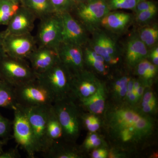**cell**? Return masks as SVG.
<instances>
[{
    "mask_svg": "<svg viewBox=\"0 0 158 158\" xmlns=\"http://www.w3.org/2000/svg\"><path fill=\"white\" fill-rule=\"evenodd\" d=\"M73 11L77 19L92 33L99 29L102 19L110 11L106 0H85L77 5Z\"/></svg>",
    "mask_w": 158,
    "mask_h": 158,
    "instance_id": "52a82bcc",
    "label": "cell"
},
{
    "mask_svg": "<svg viewBox=\"0 0 158 158\" xmlns=\"http://www.w3.org/2000/svg\"><path fill=\"white\" fill-rule=\"evenodd\" d=\"M100 126V122L98 118L94 116L93 119L90 124L87 126V129L91 132H94L98 130Z\"/></svg>",
    "mask_w": 158,
    "mask_h": 158,
    "instance_id": "d590c367",
    "label": "cell"
},
{
    "mask_svg": "<svg viewBox=\"0 0 158 158\" xmlns=\"http://www.w3.org/2000/svg\"><path fill=\"white\" fill-rule=\"evenodd\" d=\"M106 93L104 85L102 83L95 93L88 98L79 100L82 106L91 113L102 114L105 109Z\"/></svg>",
    "mask_w": 158,
    "mask_h": 158,
    "instance_id": "ac0fdd59",
    "label": "cell"
},
{
    "mask_svg": "<svg viewBox=\"0 0 158 158\" xmlns=\"http://www.w3.org/2000/svg\"><path fill=\"white\" fill-rule=\"evenodd\" d=\"M111 135L123 143L139 142L152 134L154 122L135 108L121 106L111 108L106 115Z\"/></svg>",
    "mask_w": 158,
    "mask_h": 158,
    "instance_id": "6da1fadb",
    "label": "cell"
},
{
    "mask_svg": "<svg viewBox=\"0 0 158 158\" xmlns=\"http://www.w3.org/2000/svg\"><path fill=\"white\" fill-rule=\"evenodd\" d=\"M0 81H1V79H0Z\"/></svg>",
    "mask_w": 158,
    "mask_h": 158,
    "instance_id": "c3c4849f",
    "label": "cell"
},
{
    "mask_svg": "<svg viewBox=\"0 0 158 158\" xmlns=\"http://www.w3.org/2000/svg\"><path fill=\"white\" fill-rule=\"evenodd\" d=\"M144 87L143 85L140 84L139 88H138V90L137 91V98H138V101L140 100L142 98V95H143V93L144 91Z\"/></svg>",
    "mask_w": 158,
    "mask_h": 158,
    "instance_id": "f6af8a7d",
    "label": "cell"
},
{
    "mask_svg": "<svg viewBox=\"0 0 158 158\" xmlns=\"http://www.w3.org/2000/svg\"><path fill=\"white\" fill-rule=\"evenodd\" d=\"M17 103L14 87L4 81H0V107L13 110Z\"/></svg>",
    "mask_w": 158,
    "mask_h": 158,
    "instance_id": "603a6c76",
    "label": "cell"
},
{
    "mask_svg": "<svg viewBox=\"0 0 158 158\" xmlns=\"http://www.w3.org/2000/svg\"><path fill=\"white\" fill-rule=\"evenodd\" d=\"M21 6V0H0V26L8 25Z\"/></svg>",
    "mask_w": 158,
    "mask_h": 158,
    "instance_id": "7402d4cb",
    "label": "cell"
},
{
    "mask_svg": "<svg viewBox=\"0 0 158 158\" xmlns=\"http://www.w3.org/2000/svg\"><path fill=\"white\" fill-rule=\"evenodd\" d=\"M47 158H79L81 157L78 151L73 147H68L64 144L55 142L45 153Z\"/></svg>",
    "mask_w": 158,
    "mask_h": 158,
    "instance_id": "44dd1931",
    "label": "cell"
},
{
    "mask_svg": "<svg viewBox=\"0 0 158 158\" xmlns=\"http://www.w3.org/2000/svg\"><path fill=\"white\" fill-rule=\"evenodd\" d=\"M21 5L40 20L56 13L49 0H21Z\"/></svg>",
    "mask_w": 158,
    "mask_h": 158,
    "instance_id": "ffe728a7",
    "label": "cell"
},
{
    "mask_svg": "<svg viewBox=\"0 0 158 158\" xmlns=\"http://www.w3.org/2000/svg\"><path fill=\"white\" fill-rule=\"evenodd\" d=\"M108 156L107 151L104 148L94 150L91 154L93 158H106Z\"/></svg>",
    "mask_w": 158,
    "mask_h": 158,
    "instance_id": "74e56055",
    "label": "cell"
},
{
    "mask_svg": "<svg viewBox=\"0 0 158 158\" xmlns=\"http://www.w3.org/2000/svg\"><path fill=\"white\" fill-rule=\"evenodd\" d=\"M37 19L32 12L23 6H20L10 21L5 31L6 35L23 34L31 33Z\"/></svg>",
    "mask_w": 158,
    "mask_h": 158,
    "instance_id": "9a60e30c",
    "label": "cell"
},
{
    "mask_svg": "<svg viewBox=\"0 0 158 158\" xmlns=\"http://www.w3.org/2000/svg\"><path fill=\"white\" fill-rule=\"evenodd\" d=\"M27 116L34 135L37 153H45L49 149L47 136L48 112L50 106L23 107L17 105Z\"/></svg>",
    "mask_w": 158,
    "mask_h": 158,
    "instance_id": "8992f818",
    "label": "cell"
},
{
    "mask_svg": "<svg viewBox=\"0 0 158 158\" xmlns=\"http://www.w3.org/2000/svg\"><path fill=\"white\" fill-rule=\"evenodd\" d=\"M73 98L57 100L53 106L62 126L63 137L66 141L73 142L79 135L81 125V114Z\"/></svg>",
    "mask_w": 158,
    "mask_h": 158,
    "instance_id": "7a4b0ae2",
    "label": "cell"
},
{
    "mask_svg": "<svg viewBox=\"0 0 158 158\" xmlns=\"http://www.w3.org/2000/svg\"><path fill=\"white\" fill-rule=\"evenodd\" d=\"M157 8L155 3L152 1L143 0L138 3L134 11L136 14L141 11H146L149 9Z\"/></svg>",
    "mask_w": 158,
    "mask_h": 158,
    "instance_id": "836d02e7",
    "label": "cell"
},
{
    "mask_svg": "<svg viewBox=\"0 0 158 158\" xmlns=\"http://www.w3.org/2000/svg\"><path fill=\"white\" fill-rule=\"evenodd\" d=\"M37 77L26 59L6 55L0 59V79L13 87L23 85Z\"/></svg>",
    "mask_w": 158,
    "mask_h": 158,
    "instance_id": "5b68a950",
    "label": "cell"
},
{
    "mask_svg": "<svg viewBox=\"0 0 158 158\" xmlns=\"http://www.w3.org/2000/svg\"><path fill=\"white\" fill-rule=\"evenodd\" d=\"M150 63L146 59L142 60L136 65L138 75L145 81H148V70Z\"/></svg>",
    "mask_w": 158,
    "mask_h": 158,
    "instance_id": "1f68e13d",
    "label": "cell"
},
{
    "mask_svg": "<svg viewBox=\"0 0 158 158\" xmlns=\"http://www.w3.org/2000/svg\"><path fill=\"white\" fill-rule=\"evenodd\" d=\"M17 105L23 107L41 106L53 104L55 97L37 78L14 87Z\"/></svg>",
    "mask_w": 158,
    "mask_h": 158,
    "instance_id": "3957f363",
    "label": "cell"
},
{
    "mask_svg": "<svg viewBox=\"0 0 158 158\" xmlns=\"http://www.w3.org/2000/svg\"><path fill=\"white\" fill-rule=\"evenodd\" d=\"M156 106V100L149 103L142 107V111L144 113H152L154 110Z\"/></svg>",
    "mask_w": 158,
    "mask_h": 158,
    "instance_id": "f35d334b",
    "label": "cell"
},
{
    "mask_svg": "<svg viewBox=\"0 0 158 158\" xmlns=\"http://www.w3.org/2000/svg\"><path fill=\"white\" fill-rule=\"evenodd\" d=\"M104 41L105 48L108 54L112 56H118L116 43L105 33Z\"/></svg>",
    "mask_w": 158,
    "mask_h": 158,
    "instance_id": "d6a6232c",
    "label": "cell"
},
{
    "mask_svg": "<svg viewBox=\"0 0 158 158\" xmlns=\"http://www.w3.org/2000/svg\"><path fill=\"white\" fill-rule=\"evenodd\" d=\"M3 46L6 55L27 60L37 45L35 37L29 33L6 35Z\"/></svg>",
    "mask_w": 158,
    "mask_h": 158,
    "instance_id": "30bf717a",
    "label": "cell"
},
{
    "mask_svg": "<svg viewBox=\"0 0 158 158\" xmlns=\"http://www.w3.org/2000/svg\"><path fill=\"white\" fill-rule=\"evenodd\" d=\"M12 122L0 113V139L10 138Z\"/></svg>",
    "mask_w": 158,
    "mask_h": 158,
    "instance_id": "f1b7e54d",
    "label": "cell"
},
{
    "mask_svg": "<svg viewBox=\"0 0 158 158\" xmlns=\"http://www.w3.org/2000/svg\"><path fill=\"white\" fill-rule=\"evenodd\" d=\"M74 2L75 3L76 5H77L79 3H81L82 2H84L85 0H73Z\"/></svg>",
    "mask_w": 158,
    "mask_h": 158,
    "instance_id": "7dc6e473",
    "label": "cell"
},
{
    "mask_svg": "<svg viewBox=\"0 0 158 158\" xmlns=\"http://www.w3.org/2000/svg\"></svg>",
    "mask_w": 158,
    "mask_h": 158,
    "instance_id": "681fc988",
    "label": "cell"
},
{
    "mask_svg": "<svg viewBox=\"0 0 158 158\" xmlns=\"http://www.w3.org/2000/svg\"><path fill=\"white\" fill-rule=\"evenodd\" d=\"M59 61L72 76L85 69L83 48L62 42L57 50Z\"/></svg>",
    "mask_w": 158,
    "mask_h": 158,
    "instance_id": "7c38bea8",
    "label": "cell"
},
{
    "mask_svg": "<svg viewBox=\"0 0 158 158\" xmlns=\"http://www.w3.org/2000/svg\"><path fill=\"white\" fill-rule=\"evenodd\" d=\"M150 57L154 65L158 66V48L155 47L151 52Z\"/></svg>",
    "mask_w": 158,
    "mask_h": 158,
    "instance_id": "60d3db41",
    "label": "cell"
},
{
    "mask_svg": "<svg viewBox=\"0 0 158 158\" xmlns=\"http://www.w3.org/2000/svg\"><path fill=\"white\" fill-rule=\"evenodd\" d=\"M110 11L120 10L134 11L138 3L143 0H106Z\"/></svg>",
    "mask_w": 158,
    "mask_h": 158,
    "instance_id": "d4e9b609",
    "label": "cell"
},
{
    "mask_svg": "<svg viewBox=\"0 0 158 158\" xmlns=\"http://www.w3.org/2000/svg\"><path fill=\"white\" fill-rule=\"evenodd\" d=\"M47 136L49 149L54 143L59 141L60 138L63 137L62 126L54 110L53 105L50 106L48 112Z\"/></svg>",
    "mask_w": 158,
    "mask_h": 158,
    "instance_id": "d6986e66",
    "label": "cell"
},
{
    "mask_svg": "<svg viewBox=\"0 0 158 158\" xmlns=\"http://www.w3.org/2000/svg\"><path fill=\"white\" fill-rule=\"evenodd\" d=\"M60 15L62 22V42L84 47L88 41L87 30L71 12Z\"/></svg>",
    "mask_w": 158,
    "mask_h": 158,
    "instance_id": "8fae6325",
    "label": "cell"
},
{
    "mask_svg": "<svg viewBox=\"0 0 158 158\" xmlns=\"http://www.w3.org/2000/svg\"><path fill=\"white\" fill-rule=\"evenodd\" d=\"M157 12V8L141 11L136 14V21L141 25H147L154 18L156 15Z\"/></svg>",
    "mask_w": 158,
    "mask_h": 158,
    "instance_id": "83f0119b",
    "label": "cell"
},
{
    "mask_svg": "<svg viewBox=\"0 0 158 158\" xmlns=\"http://www.w3.org/2000/svg\"><path fill=\"white\" fill-rule=\"evenodd\" d=\"M5 36H6V34L5 31L0 32V59L6 54L4 51V46H3V43H4Z\"/></svg>",
    "mask_w": 158,
    "mask_h": 158,
    "instance_id": "b9f144b4",
    "label": "cell"
},
{
    "mask_svg": "<svg viewBox=\"0 0 158 158\" xmlns=\"http://www.w3.org/2000/svg\"><path fill=\"white\" fill-rule=\"evenodd\" d=\"M134 20L131 13L117 10L110 11L102 19L101 25L115 34L124 32Z\"/></svg>",
    "mask_w": 158,
    "mask_h": 158,
    "instance_id": "2e32d148",
    "label": "cell"
},
{
    "mask_svg": "<svg viewBox=\"0 0 158 158\" xmlns=\"http://www.w3.org/2000/svg\"><path fill=\"white\" fill-rule=\"evenodd\" d=\"M138 35L139 38L147 48L155 46L158 40L157 26L156 24L145 25L140 29Z\"/></svg>",
    "mask_w": 158,
    "mask_h": 158,
    "instance_id": "cb8c5ba5",
    "label": "cell"
},
{
    "mask_svg": "<svg viewBox=\"0 0 158 158\" xmlns=\"http://www.w3.org/2000/svg\"><path fill=\"white\" fill-rule=\"evenodd\" d=\"M36 76L52 92L56 101L73 98L71 90L72 76L59 60L48 70Z\"/></svg>",
    "mask_w": 158,
    "mask_h": 158,
    "instance_id": "277c9868",
    "label": "cell"
},
{
    "mask_svg": "<svg viewBox=\"0 0 158 158\" xmlns=\"http://www.w3.org/2000/svg\"><path fill=\"white\" fill-rule=\"evenodd\" d=\"M31 68L36 75L44 72L53 66L59 59L57 51L38 47L27 58Z\"/></svg>",
    "mask_w": 158,
    "mask_h": 158,
    "instance_id": "5bb4252c",
    "label": "cell"
},
{
    "mask_svg": "<svg viewBox=\"0 0 158 158\" xmlns=\"http://www.w3.org/2000/svg\"><path fill=\"white\" fill-rule=\"evenodd\" d=\"M101 84L93 74L83 69L72 77V97L78 100L88 98L95 93Z\"/></svg>",
    "mask_w": 158,
    "mask_h": 158,
    "instance_id": "4fadbf2b",
    "label": "cell"
},
{
    "mask_svg": "<svg viewBox=\"0 0 158 158\" xmlns=\"http://www.w3.org/2000/svg\"><path fill=\"white\" fill-rule=\"evenodd\" d=\"M21 157L17 148H11L0 154V158H19Z\"/></svg>",
    "mask_w": 158,
    "mask_h": 158,
    "instance_id": "e575fe53",
    "label": "cell"
},
{
    "mask_svg": "<svg viewBox=\"0 0 158 158\" xmlns=\"http://www.w3.org/2000/svg\"><path fill=\"white\" fill-rule=\"evenodd\" d=\"M156 100V99L153 92L152 91H148L144 94V96H143L141 106L142 107Z\"/></svg>",
    "mask_w": 158,
    "mask_h": 158,
    "instance_id": "8d00e7d4",
    "label": "cell"
},
{
    "mask_svg": "<svg viewBox=\"0 0 158 158\" xmlns=\"http://www.w3.org/2000/svg\"><path fill=\"white\" fill-rule=\"evenodd\" d=\"M9 139V138L0 139V154L3 152V147L7 144Z\"/></svg>",
    "mask_w": 158,
    "mask_h": 158,
    "instance_id": "bcb514c9",
    "label": "cell"
},
{
    "mask_svg": "<svg viewBox=\"0 0 158 158\" xmlns=\"http://www.w3.org/2000/svg\"><path fill=\"white\" fill-rule=\"evenodd\" d=\"M37 36L38 47L47 48L57 51L62 42V22L61 15H50L40 20Z\"/></svg>",
    "mask_w": 158,
    "mask_h": 158,
    "instance_id": "ba28073f",
    "label": "cell"
},
{
    "mask_svg": "<svg viewBox=\"0 0 158 158\" xmlns=\"http://www.w3.org/2000/svg\"><path fill=\"white\" fill-rule=\"evenodd\" d=\"M53 7L56 13L62 14L64 12L71 13L75 7L73 0H49Z\"/></svg>",
    "mask_w": 158,
    "mask_h": 158,
    "instance_id": "4316f807",
    "label": "cell"
},
{
    "mask_svg": "<svg viewBox=\"0 0 158 158\" xmlns=\"http://www.w3.org/2000/svg\"><path fill=\"white\" fill-rule=\"evenodd\" d=\"M130 78L126 76L122 77L116 80L113 85V94L118 100L125 98L127 91L128 82Z\"/></svg>",
    "mask_w": 158,
    "mask_h": 158,
    "instance_id": "484cf974",
    "label": "cell"
},
{
    "mask_svg": "<svg viewBox=\"0 0 158 158\" xmlns=\"http://www.w3.org/2000/svg\"><path fill=\"white\" fill-rule=\"evenodd\" d=\"M134 79L130 78L128 82L127 86V91L126 95L125 98H127L129 96L130 94L132 92L133 86H134Z\"/></svg>",
    "mask_w": 158,
    "mask_h": 158,
    "instance_id": "7bdbcfd3",
    "label": "cell"
},
{
    "mask_svg": "<svg viewBox=\"0 0 158 158\" xmlns=\"http://www.w3.org/2000/svg\"><path fill=\"white\" fill-rule=\"evenodd\" d=\"M102 140L96 134H92L88 136L83 144V147L86 149L96 148L101 145Z\"/></svg>",
    "mask_w": 158,
    "mask_h": 158,
    "instance_id": "4dcf8cb0",
    "label": "cell"
},
{
    "mask_svg": "<svg viewBox=\"0 0 158 158\" xmlns=\"http://www.w3.org/2000/svg\"><path fill=\"white\" fill-rule=\"evenodd\" d=\"M125 51L126 60L131 67L136 66L148 56V48L137 34H133L129 38L126 46Z\"/></svg>",
    "mask_w": 158,
    "mask_h": 158,
    "instance_id": "e0dca14e",
    "label": "cell"
},
{
    "mask_svg": "<svg viewBox=\"0 0 158 158\" xmlns=\"http://www.w3.org/2000/svg\"><path fill=\"white\" fill-rule=\"evenodd\" d=\"M127 100L131 104L135 103L137 102H138V98H137V94L135 92H134L132 90V92L130 94L129 96L127 98Z\"/></svg>",
    "mask_w": 158,
    "mask_h": 158,
    "instance_id": "ee69618b",
    "label": "cell"
},
{
    "mask_svg": "<svg viewBox=\"0 0 158 158\" xmlns=\"http://www.w3.org/2000/svg\"><path fill=\"white\" fill-rule=\"evenodd\" d=\"M105 62H106L110 65H114L117 64L119 61V57L118 56L109 55L107 56L104 58Z\"/></svg>",
    "mask_w": 158,
    "mask_h": 158,
    "instance_id": "ab89813d",
    "label": "cell"
},
{
    "mask_svg": "<svg viewBox=\"0 0 158 158\" xmlns=\"http://www.w3.org/2000/svg\"><path fill=\"white\" fill-rule=\"evenodd\" d=\"M12 122L13 138L18 146L23 148L30 158L35 157L37 153L33 132L24 113L18 106L13 110Z\"/></svg>",
    "mask_w": 158,
    "mask_h": 158,
    "instance_id": "9c48e42d",
    "label": "cell"
},
{
    "mask_svg": "<svg viewBox=\"0 0 158 158\" xmlns=\"http://www.w3.org/2000/svg\"><path fill=\"white\" fill-rule=\"evenodd\" d=\"M84 61L85 64L87 63L88 65H90L99 73L103 75H106L107 73V66L105 64V62L88 57H84Z\"/></svg>",
    "mask_w": 158,
    "mask_h": 158,
    "instance_id": "f546056e",
    "label": "cell"
}]
</instances>
